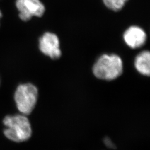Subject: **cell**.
I'll return each mask as SVG.
<instances>
[{"label":"cell","instance_id":"1","mask_svg":"<svg viewBox=\"0 0 150 150\" xmlns=\"http://www.w3.org/2000/svg\"><path fill=\"white\" fill-rule=\"evenodd\" d=\"M4 132L8 139L16 142H25L32 135L31 125L26 115L17 114L6 116L3 120Z\"/></svg>","mask_w":150,"mask_h":150},{"label":"cell","instance_id":"2","mask_svg":"<svg viewBox=\"0 0 150 150\" xmlns=\"http://www.w3.org/2000/svg\"><path fill=\"white\" fill-rule=\"evenodd\" d=\"M123 62L116 54H103L93 67V72L97 78L103 80H113L122 74Z\"/></svg>","mask_w":150,"mask_h":150},{"label":"cell","instance_id":"3","mask_svg":"<svg viewBox=\"0 0 150 150\" xmlns=\"http://www.w3.org/2000/svg\"><path fill=\"white\" fill-rule=\"evenodd\" d=\"M38 96V88L31 83L18 86L14 93V100L19 112L26 116L30 115L36 105Z\"/></svg>","mask_w":150,"mask_h":150},{"label":"cell","instance_id":"4","mask_svg":"<svg viewBox=\"0 0 150 150\" xmlns=\"http://www.w3.org/2000/svg\"><path fill=\"white\" fill-rule=\"evenodd\" d=\"M15 5L18 16L23 21H28L33 17H41L46 11L41 0H16Z\"/></svg>","mask_w":150,"mask_h":150},{"label":"cell","instance_id":"5","mask_svg":"<svg viewBox=\"0 0 150 150\" xmlns=\"http://www.w3.org/2000/svg\"><path fill=\"white\" fill-rule=\"evenodd\" d=\"M39 48L44 54L52 59H58L61 56L59 41L53 33L46 32L39 40Z\"/></svg>","mask_w":150,"mask_h":150},{"label":"cell","instance_id":"6","mask_svg":"<svg viewBox=\"0 0 150 150\" xmlns=\"http://www.w3.org/2000/svg\"><path fill=\"white\" fill-rule=\"evenodd\" d=\"M123 39L125 43L132 48L142 46L146 41L147 35L145 31L139 27L131 26L125 32Z\"/></svg>","mask_w":150,"mask_h":150},{"label":"cell","instance_id":"7","mask_svg":"<svg viewBox=\"0 0 150 150\" xmlns=\"http://www.w3.org/2000/svg\"><path fill=\"white\" fill-rule=\"evenodd\" d=\"M134 66L137 71L142 75L149 76L150 74V54L149 51H144L139 54L134 61Z\"/></svg>","mask_w":150,"mask_h":150},{"label":"cell","instance_id":"8","mask_svg":"<svg viewBox=\"0 0 150 150\" xmlns=\"http://www.w3.org/2000/svg\"><path fill=\"white\" fill-rule=\"evenodd\" d=\"M129 0H102V2L108 9L118 12L121 11Z\"/></svg>","mask_w":150,"mask_h":150},{"label":"cell","instance_id":"9","mask_svg":"<svg viewBox=\"0 0 150 150\" xmlns=\"http://www.w3.org/2000/svg\"><path fill=\"white\" fill-rule=\"evenodd\" d=\"M105 145H106L108 147H110V148H114L115 147V145L113 144L112 142H111V139L108 138H106L105 139Z\"/></svg>","mask_w":150,"mask_h":150},{"label":"cell","instance_id":"10","mask_svg":"<svg viewBox=\"0 0 150 150\" xmlns=\"http://www.w3.org/2000/svg\"><path fill=\"white\" fill-rule=\"evenodd\" d=\"M2 13L1 11L0 10V20H1V18H2Z\"/></svg>","mask_w":150,"mask_h":150}]
</instances>
